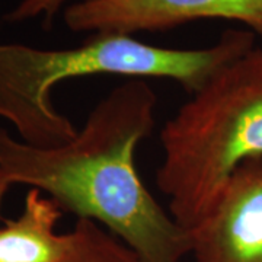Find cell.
Wrapping results in <instances>:
<instances>
[{"instance_id": "cell-1", "label": "cell", "mask_w": 262, "mask_h": 262, "mask_svg": "<svg viewBox=\"0 0 262 262\" xmlns=\"http://www.w3.org/2000/svg\"><path fill=\"white\" fill-rule=\"evenodd\" d=\"M158 96L144 79H128L105 95L73 140L35 147L0 128V175L37 188L63 211L94 220L143 262H182L189 230L150 194L136 168V149L156 124Z\"/></svg>"}, {"instance_id": "cell-2", "label": "cell", "mask_w": 262, "mask_h": 262, "mask_svg": "<svg viewBox=\"0 0 262 262\" xmlns=\"http://www.w3.org/2000/svg\"><path fill=\"white\" fill-rule=\"evenodd\" d=\"M249 29H227L206 48H169L131 35L91 34L77 47L42 50L0 44V117L13 124L24 143L57 147L77 130L51 102V91L67 79L96 75L169 79L196 92L223 66L255 47Z\"/></svg>"}, {"instance_id": "cell-3", "label": "cell", "mask_w": 262, "mask_h": 262, "mask_svg": "<svg viewBox=\"0 0 262 262\" xmlns=\"http://www.w3.org/2000/svg\"><path fill=\"white\" fill-rule=\"evenodd\" d=\"M156 184L191 230L211 213L245 160L262 156V47L217 70L160 130Z\"/></svg>"}, {"instance_id": "cell-4", "label": "cell", "mask_w": 262, "mask_h": 262, "mask_svg": "<svg viewBox=\"0 0 262 262\" xmlns=\"http://www.w3.org/2000/svg\"><path fill=\"white\" fill-rule=\"evenodd\" d=\"M63 19L73 32L131 37L222 19L246 25L262 38V0H80L66 8Z\"/></svg>"}, {"instance_id": "cell-5", "label": "cell", "mask_w": 262, "mask_h": 262, "mask_svg": "<svg viewBox=\"0 0 262 262\" xmlns=\"http://www.w3.org/2000/svg\"><path fill=\"white\" fill-rule=\"evenodd\" d=\"M189 236L195 262H262V156L239 165Z\"/></svg>"}, {"instance_id": "cell-6", "label": "cell", "mask_w": 262, "mask_h": 262, "mask_svg": "<svg viewBox=\"0 0 262 262\" xmlns=\"http://www.w3.org/2000/svg\"><path fill=\"white\" fill-rule=\"evenodd\" d=\"M61 215L54 200L31 188L20 215L0 227V262H64L73 233H56Z\"/></svg>"}, {"instance_id": "cell-7", "label": "cell", "mask_w": 262, "mask_h": 262, "mask_svg": "<svg viewBox=\"0 0 262 262\" xmlns=\"http://www.w3.org/2000/svg\"><path fill=\"white\" fill-rule=\"evenodd\" d=\"M64 262H143L131 248L94 220L79 219Z\"/></svg>"}, {"instance_id": "cell-8", "label": "cell", "mask_w": 262, "mask_h": 262, "mask_svg": "<svg viewBox=\"0 0 262 262\" xmlns=\"http://www.w3.org/2000/svg\"><path fill=\"white\" fill-rule=\"evenodd\" d=\"M69 0H20L16 8L5 13L2 18L8 24H19L24 20L42 16V24L46 28H50L53 20Z\"/></svg>"}, {"instance_id": "cell-9", "label": "cell", "mask_w": 262, "mask_h": 262, "mask_svg": "<svg viewBox=\"0 0 262 262\" xmlns=\"http://www.w3.org/2000/svg\"><path fill=\"white\" fill-rule=\"evenodd\" d=\"M12 185L8 179H5L2 175H0V211H2V206H3V200H5V195L8 192V189Z\"/></svg>"}]
</instances>
